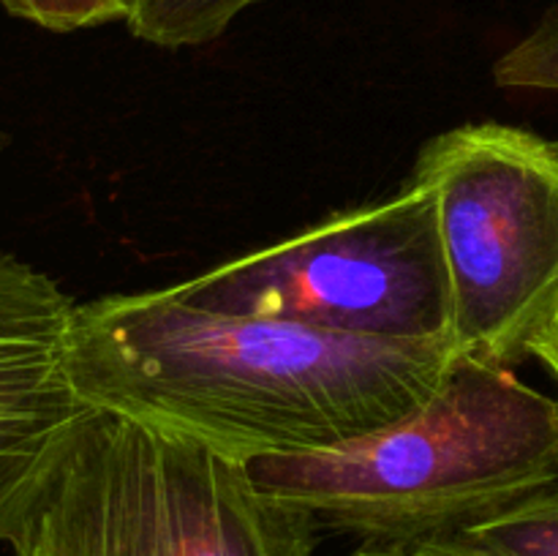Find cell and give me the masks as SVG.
<instances>
[{
  "label": "cell",
  "mask_w": 558,
  "mask_h": 556,
  "mask_svg": "<svg viewBox=\"0 0 558 556\" xmlns=\"http://www.w3.org/2000/svg\"><path fill=\"white\" fill-rule=\"evenodd\" d=\"M458 349L196 309L169 289L76 303L65 371L90 409L248 463L327 450L423 407Z\"/></svg>",
  "instance_id": "cell-1"
},
{
  "label": "cell",
  "mask_w": 558,
  "mask_h": 556,
  "mask_svg": "<svg viewBox=\"0 0 558 556\" xmlns=\"http://www.w3.org/2000/svg\"><path fill=\"white\" fill-rule=\"evenodd\" d=\"M245 469L262 494L319 529L409 548L558 485V407L507 365L456 352L434 396L396 423Z\"/></svg>",
  "instance_id": "cell-2"
},
{
  "label": "cell",
  "mask_w": 558,
  "mask_h": 556,
  "mask_svg": "<svg viewBox=\"0 0 558 556\" xmlns=\"http://www.w3.org/2000/svg\"><path fill=\"white\" fill-rule=\"evenodd\" d=\"M314 518L262 494L245 463L93 409L49 469L14 556H314Z\"/></svg>",
  "instance_id": "cell-3"
},
{
  "label": "cell",
  "mask_w": 558,
  "mask_h": 556,
  "mask_svg": "<svg viewBox=\"0 0 558 556\" xmlns=\"http://www.w3.org/2000/svg\"><path fill=\"white\" fill-rule=\"evenodd\" d=\"M167 289L213 314L270 316L392 343L452 341L439 218L417 183Z\"/></svg>",
  "instance_id": "cell-4"
},
{
  "label": "cell",
  "mask_w": 558,
  "mask_h": 556,
  "mask_svg": "<svg viewBox=\"0 0 558 556\" xmlns=\"http://www.w3.org/2000/svg\"><path fill=\"white\" fill-rule=\"evenodd\" d=\"M409 183L434 196L452 347L512 368L558 305V140L456 125L420 147Z\"/></svg>",
  "instance_id": "cell-5"
},
{
  "label": "cell",
  "mask_w": 558,
  "mask_h": 556,
  "mask_svg": "<svg viewBox=\"0 0 558 556\" xmlns=\"http://www.w3.org/2000/svg\"><path fill=\"white\" fill-rule=\"evenodd\" d=\"M74 300L0 251V543H14L60 450L93 412L65 371Z\"/></svg>",
  "instance_id": "cell-6"
},
{
  "label": "cell",
  "mask_w": 558,
  "mask_h": 556,
  "mask_svg": "<svg viewBox=\"0 0 558 556\" xmlns=\"http://www.w3.org/2000/svg\"><path fill=\"white\" fill-rule=\"evenodd\" d=\"M262 0H125L123 22L136 38L163 49L202 47L227 33Z\"/></svg>",
  "instance_id": "cell-7"
},
{
  "label": "cell",
  "mask_w": 558,
  "mask_h": 556,
  "mask_svg": "<svg viewBox=\"0 0 558 556\" xmlns=\"http://www.w3.org/2000/svg\"><path fill=\"white\" fill-rule=\"evenodd\" d=\"M461 534L505 556H558V485Z\"/></svg>",
  "instance_id": "cell-8"
},
{
  "label": "cell",
  "mask_w": 558,
  "mask_h": 556,
  "mask_svg": "<svg viewBox=\"0 0 558 556\" xmlns=\"http://www.w3.org/2000/svg\"><path fill=\"white\" fill-rule=\"evenodd\" d=\"M494 80L501 87L558 93V3L545 11L529 36L496 60Z\"/></svg>",
  "instance_id": "cell-9"
},
{
  "label": "cell",
  "mask_w": 558,
  "mask_h": 556,
  "mask_svg": "<svg viewBox=\"0 0 558 556\" xmlns=\"http://www.w3.org/2000/svg\"><path fill=\"white\" fill-rule=\"evenodd\" d=\"M9 14L44 31L71 33L123 20L125 0H0Z\"/></svg>",
  "instance_id": "cell-10"
},
{
  "label": "cell",
  "mask_w": 558,
  "mask_h": 556,
  "mask_svg": "<svg viewBox=\"0 0 558 556\" xmlns=\"http://www.w3.org/2000/svg\"><path fill=\"white\" fill-rule=\"evenodd\" d=\"M407 556H505L499 551H490L485 545L474 543L466 534H450V537L423 540V543L409 545Z\"/></svg>",
  "instance_id": "cell-11"
},
{
  "label": "cell",
  "mask_w": 558,
  "mask_h": 556,
  "mask_svg": "<svg viewBox=\"0 0 558 556\" xmlns=\"http://www.w3.org/2000/svg\"><path fill=\"white\" fill-rule=\"evenodd\" d=\"M526 358H537L539 363L554 374L558 385V305L550 311L548 319L537 327V333L529 338ZM556 407H558V396H556Z\"/></svg>",
  "instance_id": "cell-12"
},
{
  "label": "cell",
  "mask_w": 558,
  "mask_h": 556,
  "mask_svg": "<svg viewBox=\"0 0 558 556\" xmlns=\"http://www.w3.org/2000/svg\"><path fill=\"white\" fill-rule=\"evenodd\" d=\"M352 556H407L403 548H390V545H363Z\"/></svg>",
  "instance_id": "cell-13"
}]
</instances>
